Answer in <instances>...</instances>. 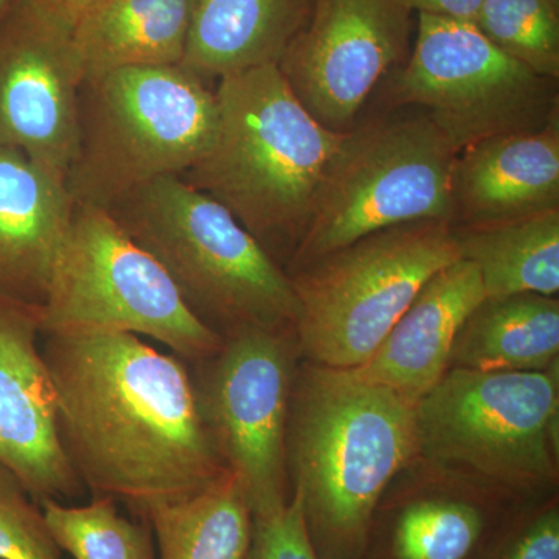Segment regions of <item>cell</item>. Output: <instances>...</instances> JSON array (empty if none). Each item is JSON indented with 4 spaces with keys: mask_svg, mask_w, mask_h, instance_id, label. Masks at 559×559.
<instances>
[{
    "mask_svg": "<svg viewBox=\"0 0 559 559\" xmlns=\"http://www.w3.org/2000/svg\"><path fill=\"white\" fill-rule=\"evenodd\" d=\"M43 358L62 448L94 498L145 518L189 498L226 466L198 407L189 364L130 333L49 334Z\"/></svg>",
    "mask_w": 559,
    "mask_h": 559,
    "instance_id": "6da1fadb",
    "label": "cell"
},
{
    "mask_svg": "<svg viewBox=\"0 0 559 559\" xmlns=\"http://www.w3.org/2000/svg\"><path fill=\"white\" fill-rule=\"evenodd\" d=\"M415 404L356 370L300 360L286 465L319 559H360L378 503L418 457Z\"/></svg>",
    "mask_w": 559,
    "mask_h": 559,
    "instance_id": "7a4b0ae2",
    "label": "cell"
},
{
    "mask_svg": "<svg viewBox=\"0 0 559 559\" xmlns=\"http://www.w3.org/2000/svg\"><path fill=\"white\" fill-rule=\"evenodd\" d=\"M215 100L209 150L180 178L229 210L286 270L349 131L323 127L275 64L223 76Z\"/></svg>",
    "mask_w": 559,
    "mask_h": 559,
    "instance_id": "3957f363",
    "label": "cell"
},
{
    "mask_svg": "<svg viewBox=\"0 0 559 559\" xmlns=\"http://www.w3.org/2000/svg\"><path fill=\"white\" fill-rule=\"evenodd\" d=\"M105 210L221 337L242 330L296 333L299 301L288 272L229 210L180 176L151 180Z\"/></svg>",
    "mask_w": 559,
    "mask_h": 559,
    "instance_id": "277c9868",
    "label": "cell"
},
{
    "mask_svg": "<svg viewBox=\"0 0 559 559\" xmlns=\"http://www.w3.org/2000/svg\"><path fill=\"white\" fill-rule=\"evenodd\" d=\"M215 91L186 66L117 70L80 95V142L68 173L76 205L108 209L164 176H182L209 150Z\"/></svg>",
    "mask_w": 559,
    "mask_h": 559,
    "instance_id": "5b68a950",
    "label": "cell"
},
{
    "mask_svg": "<svg viewBox=\"0 0 559 559\" xmlns=\"http://www.w3.org/2000/svg\"><path fill=\"white\" fill-rule=\"evenodd\" d=\"M415 421L418 457L516 498L559 495V369H450Z\"/></svg>",
    "mask_w": 559,
    "mask_h": 559,
    "instance_id": "8992f818",
    "label": "cell"
},
{
    "mask_svg": "<svg viewBox=\"0 0 559 559\" xmlns=\"http://www.w3.org/2000/svg\"><path fill=\"white\" fill-rule=\"evenodd\" d=\"M459 259L452 224L421 221L374 231L288 272L299 301L301 360L358 369L419 289Z\"/></svg>",
    "mask_w": 559,
    "mask_h": 559,
    "instance_id": "52a82bcc",
    "label": "cell"
},
{
    "mask_svg": "<svg viewBox=\"0 0 559 559\" xmlns=\"http://www.w3.org/2000/svg\"><path fill=\"white\" fill-rule=\"evenodd\" d=\"M39 319L44 336L105 331L153 337L189 366L224 341L108 210L87 205L75 207Z\"/></svg>",
    "mask_w": 559,
    "mask_h": 559,
    "instance_id": "ba28073f",
    "label": "cell"
},
{
    "mask_svg": "<svg viewBox=\"0 0 559 559\" xmlns=\"http://www.w3.org/2000/svg\"><path fill=\"white\" fill-rule=\"evenodd\" d=\"M455 162L457 153L425 114L349 131L286 272L374 231L454 223Z\"/></svg>",
    "mask_w": 559,
    "mask_h": 559,
    "instance_id": "9c48e42d",
    "label": "cell"
},
{
    "mask_svg": "<svg viewBox=\"0 0 559 559\" xmlns=\"http://www.w3.org/2000/svg\"><path fill=\"white\" fill-rule=\"evenodd\" d=\"M554 81L500 50L474 22L418 14L417 40L393 98L425 109L459 154L557 120Z\"/></svg>",
    "mask_w": 559,
    "mask_h": 559,
    "instance_id": "30bf717a",
    "label": "cell"
},
{
    "mask_svg": "<svg viewBox=\"0 0 559 559\" xmlns=\"http://www.w3.org/2000/svg\"><path fill=\"white\" fill-rule=\"evenodd\" d=\"M300 360L296 333L242 330L189 366L210 440L241 480L253 516L282 509L293 496L286 433Z\"/></svg>",
    "mask_w": 559,
    "mask_h": 559,
    "instance_id": "8fae6325",
    "label": "cell"
},
{
    "mask_svg": "<svg viewBox=\"0 0 559 559\" xmlns=\"http://www.w3.org/2000/svg\"><path fill=\"white\" fill-rule=\"evenodd\" d=\"M409 21L400 0H312L278 68L323 127L352 131L371 92L406 49Z\"/></svg>",
    "mask_w": 559,
    "mask_h": 559,
    "instance_id": "7c38bea8",
    "label": "cell"
},
{
    "mask_svg": "<svg viewBox=\"0 0 559 559\" xmlns=\"http://www.w3.org/2000/svg\"><path fill=\"white\" fill-rule=\"evenodd\" d=\"M83 84L72 27L17 0L0 22V146L68 178L79 151Z\"/></svg>",
    "mask_w": 559,
    "mask_h": 559,
    "instance_id": "4fadbf2b",
    "label": "cell"
},
{
    "mask_svg": "<svg viewBox=\"0 0 559 559\" xmlns=\"http://www.w3.org/2000/svg\"><path fill=\"white\" fill-rule=\"evenodd\" d=\"M530 502L417 457L378 503L360 559H484Z\"/></svg>",
    "mask_w": 559,
    "mask_h": 559,
    "instance_id": "5bb4252c",
    "label": "cell"
},
{
    "mask_svg": "<svg viewBox=\"0 0 559 559\" xmlns=\"http://www.w3.org/2000/svg\"><path fill=\"white\" fill-rule=\"evenodd\" d=\"M39 310L0 299V465L36 503L84 492L58 426L57 392L38 345Z\"/></svg>",
    "mask_w": 559,
    "mask_h": 559,
    "instance_id": "9a60e30c",
    "label": "cell"
},
{
    "mask_svg": "<svg viewBox=\"0 0 559 559\" xmlns=\"http://www.w3.org/2000/svg\"><path fill=\"white\" fill-rule=\"evenodd\" d=\"M75 207L66 178L0 146V299L43 307Z\"/></svg>",
    "mask_w": 559,
    "mask_h": 559,
    "instance_id": "2e32d148",
    "label": "cell"
},
{
    "mask_svg": "<svg viewBox=\"0 0 559 559\" xmlns=\"http://www.w3.org/2000/svg\"><path fill=\"white\" fill-rule=\"evenodd\" d=\"M484 299L473 263L448 264L419 289L371 358L353 370L418 403L450 370L455 336Z\"/></svg>",
    "mask_w": 559,
    "mask_h": 559,
    "instance_id": "e0dca14e",
    "label": "cell"
},
{
    "mask_svg": "<svg viewBox=\"0 0 559 559\" xmlns=\"http://www.w3.org/2000/svg\"><path fill=\"white\" fill-rule=\"evenodd\" d=\"M559 209L558 119L484 140L457 154L454 223L481 224Z\"/></svg>",
    "mask_w": 559,
    "mask_h": 559,
    "instance_id": "ac0fdd59",
    "label": "cell"
},
{
    "mask_svg": "<svg viewBox=\"0 0 559 559\" xmlns=\"http://www.w3.org/2000/svg\"><path fill=\"white\" fill-rule=\"evenodd\" d=\"M197 0H102L72 27L90 83L117 70L182 64Z\"/></svg>",
    "mask_w": 559,
    "mask_h": 559,
    "instance_id": "d6986e66",
    "label": "cell"
},
{
    "mask_svg": "<svg viewBox=\"0 0 559 559\" xmlns=\"http://www.w3.org/2000/svg\"><path fill=\"white\" fill-rule=\"evenodd\" d=\"M312 0H197L182 66L201 79L282 61Z\"/></svg>",
    "mask_w": 559,
    "mask_h": 559,
    "instance_id": "ffe728a7",
    "label": "cell"
},
{
    "mask_svg": "<svg viewBox=\"0 0 559 559\" xmlns=\"http://www.w3.org/2000/svg\"><path fill=\"white\" fill-rule=\"evenodd\" d=\"M450 369H559L558 297L540 294L485 297L455 336Z\"/></svg>",
    "mask_w": 559,
    "mask_h": 559,
    "instance_id": "44dd1931",
    "label": "cell"
},
{
    "mask_svg": "<svg viewBox=\"0 0 559 559\" xmlns=\"http://www.w3.org/2000/svg\"><path fill=\"white\" fill-rule=\"evenodd\" d=\"M460 259L479 271L487 299L559 293V209L452 226Z\"/></svg>",
    "mask_w": 559,
    "mask_h": 559,
    "instance_id": "7402d4cb",
    "label": "cell"
},
{
    "mask_svg": "<svg viewBox=\"0 0 559 559\" xmlns=\"http://www.w3.org/2000/svg\"><path fill=\"white\" fill-rule=\"evenodd\" d=\"M159 559H246L253 514L248 495L230 471L197 495L160 503L145 518Z\"/></svg>",
    "mask_w": 559,
    "mask_h": 559,
    "instance_id": "603a6c76",
    "label": "cell"
},
{
    "mask_svg": "<svg viewBox=\"0 0 559 559\" xmlns=\"http://www.w3.org/2000/svg\"><path fill=\"white\" fill-rule=\"evenodd\" d=\"M39 507L58 547L73 559H159L148 522L128 520L116 500L69 507L47 499Z\"/></svg>",
    "mask_w": 559,
    "mask_h": 559,
    "instance_id": "cb8c5ba5",
    "label": "cell"
},
{
    "mask_svg": "<svg viewBox=\"0 0 559 559\" xmlns=\"http://www.w3.org/2000/svg\"><path fill=\"white\" fill-rule=\"evenodd\" d=\"M474 25L533 72L558 79V0H484Z\"/></svg>",
    "mask_w": 559,
    "mask_h": 559,
    "instance_id": "d4e9b609",
    "label": "cell"
},
{
    "mask_svg": "<svg viewBox=\"0 0 559 559\" xmlns=\"http://www.w3.org/2000/svg\"><path fill=\"white\" fill-rule=\"evenodd\" d=\"M0 559H61L44 511L0 465Z\"/></svg>",
    "mask_w": 559,
    "mask_h": 559,
    "instance_id": "484cf974",
    "label": "cell"
},
{
    "mask_svg": "<svg viewBox=\"0 0 559 559\" xmlns=\"http://www.w3.org/2000/svg\"><path fill=\"white\" fill-rule=\"evenodd\" d=\"M484 559H559V495L527 503Z\"/></svg>",
    "mask_w": 559,
    "mask_h": 559,
    "instance_id": "4316f807",
    "label": "cell"
},
{
    "mask_svg": "<svg viewBox=\"0 0 559 559\" xmlns=\"http://www.w3.org/2000/svg\"><path fill=\"white\" fill-rule=\"evenodd\" d=\"M246 559H319L305 525L300 500L294 492L282 509L253 516Z\"/></svg>",
    "mask_w": 559,
    "mask_h": 559,
    "instance_id": "83f0119b",
    "label": "cell"
},
{
    "mask_svg": "<svg viewBox=\"0 0 559 559\" xmlns=\"http://www.w3.org/2000/svg\"><path fill=\"white\" fill-rule=\"evenodd\" d=\"M407 10L418 14L463 22L476 21L484 0H400Z\"/></svg>",
    "mask_w": 559,
    "mask_h": 559,
    "instance_id": "f1b7e54d",
    "label": "cell"
},
{
    "mask_svg": "<svg viewBox=\"0 0 559 559\" xmlns=\"http://www.w3.org/2000/svg\"><path fill=\"white\" fill-rule=\"evenodd\" d=\"M39 10L73 27L75 22L102 0H28Z\"/></svg>",
    "mask_w": 559,
    "mask_h": 559,
    "instance_id": "f546056e",
    "label": "cell"
},
{
    "mask_svg": "<svg viewBox=\"0 0 559 559\" xmlns=\"http://www.w3.org/2000/svg\"><path fill=\"white\" fill-rule=\"evenodd\" d=\"M17 0H0V22L3 21V17L10 13V10L16 5Z\"/></svg>",
    "mask_w": 559,
    "mask_h": 559,
    "instance_id": "4dcf8cb0",
    "label": "cell"
}]
</instances>
